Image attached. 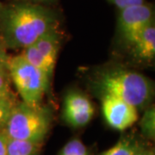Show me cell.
Returning <instances> with one entry per match:
<instances>
[{"label":"cell","instance_id":"21","mask_svg":"<svg viewBox=\"0 0 155 155\" xmlns=\"http://www.w3.org/2000/svg\"><path fill=\"white\" fill-rule=\"evenodd\" d=\"M34 1H48V0H34Z\"/></svg>","mask_w":155,"mask_h":155},{"label":"cell","instance_id":"3","mask_svg":"<svg viewBox=\"0 0 155 155\" xmlns=\"http://www.w3.org/2000/svg\"><path fill=\"white\" fill-rule=\"evenodd\" d=\"M51 123L49 108L41 104L30 105L22 101L15 104L3 131L8 139L42 142Z\"/></svg>","mask_w":155,"mask_h":155},{"label":"cell","instance_id":"19","mask_svg":"<svg viewBox=\"0 0 155 155\" xmlns=\"http://www.w3.org/2000/svg\"><path fill=\"white\" fill-rule=\"evenodd\" d=\"M8 138L4 133V131H0V155H6Z\"/></svg>","mask_w":155,"mask_h":155},{"label":"cell","instance_id":"5","mask_svg":"<svg viewBox=\"0 0 155 155\" xmlns=\"http://www.w3.org/2000/svg\"><path fill=\"white\" fill-rule=\"evenodd\" d=\"M153 21V10L148 5L144 3L127 6L119 10L117 28L123 40L131 45L141 30Z\"/></svg>","mask_w":155,"mask_h":155},{"label":"cell","instance_id":"18","mask_svg":"<svg viewBox=\"0 0 155 155\" xmlns=\"http://www.w3.org/2000/svg\"><path fill=\"white\" fill-rule=\"evenodd\" d=\"M10 56L7 54L6 46L0 38V68L7 67V63Z\"/></svg>","mask_w":155,"mask_h":155},{"label":"cell","instance_id":"7","mask_svg":"<svg viewBox=\"0 0 155 155\" xmlns=\"http://www.w3.org/2000/svg\"><path fill=\"white\" fill-rule=\"evenodd\" d=\"M94 116V107L85 95L71 91L64 101L63 117L72 127H81L87 125Z\"/></svg>","mask_w":155,"mask_h":155},{"label":"cell","instance_id":"10","mask_svg":"<svg viewBox=\"0 0 155 155\" xmlns=\"http://www.w3.org/2000/svg\"><path fill=\"white\" fill-rule=\"evenodd\" d=\"M20 54L28 61V63H30L34 67H37L40 70L46 72L50 78L53 75L54 67H53L49 62L45 59L34 44L22 48V54Z\"/></svg>","mask_w":155,"mask_h":155},{"label":"cell","instance_id":"4","mask_svg":"<svg viewBox=\"0 0 155 155\" xmlns=\"http://www.w3.org/2000/svg\"><path fill=\"white\" fill-rule=\"evenodd\" d=\"M7 67L22 102L30 105L41 104L49 86V76L28 63L21 54L9 57Z\"/></svg>","mask_w":155,"mask_h":155},{"label":"cell","instance_id":"12","mask_svg":"<svg viewBox=\"0 0 155 155\" xmlns=\"http://www.w3.org/2000/svg\"><path fill=\"white\" fill-rule=\"evenodd\" d=\"M140 148L137 142L130 139H122L110 148L99 155H132Z\"/></svg>","mask_w":155,"mask_h":155},{"label":"cell","instance_id":"11","mask_svg":"<svg viewBox=\"0 0 155 155\" xmlns=\"http://www.w3.org/2000/svg\"><path fill=\"white\" fill-rule=\"evenodd\" d=\"M41 142L8 139L6 155H37Z\"/></svg>","mask_w":155,"mask_h":155},{"label":"cell","instance_id":"13","mask_svg":"<svg viewBox=\"0 0 155 155\" xmlns=\"http://www.w3.org/2000/svg\"><path fill=\"white\" fill-rule=\"evenodd\" d=\"M140 129L143 135L150 140L155 136V111L154 107L148 108L140 120Z\"/></svg>","mask_w":155,"mask_h":155},{"label":"cell","instance_id":"20","mask_svg":"<svg viewBox=\"0 0 155 155\" xmlns=\"http://www.w3.org/2000/svg\"><path fill=\"white\" fill-rule=\"evenodd\" d=\"M132 155H153V153L151 150L144 149V148L140 147L137 152H135V153Z\"/></svg>","mask_w":155,"mask_h":155},{"label":"cell","instance_id":"15","mask_svg":"<svg viewBox=\"0 0 155 155\" xmlns=\"http://www.w3.org/2000/svg\"><path fill=\"white\" fill-rule=\"evenodd\" d=\"M59 155H88L87 148L78 139H73L64 146Z\"/></svg>","mask_w":155,"mask_h":155},{"label":"cell","instance_id":"22","mask_svg":"<svg viewBox=\"0 0 155 155\" xmlns=\"http://www.w3.org/2000/svg\"><path fill=\"white\" fill-rule=\"evenodd\" d=\"M1 9H2V7H1V5H0V11H1Z\"/></svg>","mask_w":155,"mask_h":155},{"label":"cell","instance_id":"14","mask_svg":"<svg viewBox=\"0 0 155 155\" xmlns=\"http://www.w3.org/2000/svg\"><path fill=\"white\" fill-rule=\"evenodd\" d=\"M17 101L13 95L0 97V131L4 129Z\"/></svg>","mask_w":155,"mask_h":155},{"label":"cell","instance_id":"17","mask_svg":"<svg viewBox=\"0 0 155 155\" xmlns=\"http://www.w3.org/2000/svg\"><path fill=\"white\" fill-rule=\"evenodd\" d=\"M108 1L116 6L118 10H122L127 6L141 5L145 3V0H108Z\"/></svg>","mask_w":155,"mask_h":155},{"label":"cell","instance_id":"8","mask_svg":"<svg viewBox=\"0 0 155 155\" xmlns=\"http://www.w3.org/2000/svg\"><path fill=\"white\" fill-rule=\"evenodd\" d=\"M133 54L140 61L149 62L155 56L154 21L147 25L131 44Z\"/></svg>","mask_w":155,"mask_h":155},{"label":"cell","instance_id":"1","mask_svg":"<svg viewBox=\"0 0 155 155\" xmlns=\"http://www.w3.org/2000/svg\"><path fill=\"white\" fill-rule=\"evenodd\" d=\"M58 25L55 14L37 5L14 4L0 11L1 40L6 48H27Z\"/></svg>","mask_w":155,"mask_h":155},{"label":"cell","instance_id":"9","mask_svg":"<svg viewBox=\"0 0 155 155\" xmlns=\"http://www.w3.org/2000/svg\"><path fill=\"white\" fill-rule=\"evenodd\" d=\"M61 36L58 29L52 30L39 38L34 45L53 67H55L58 54L61 48Z\"/></svg>","mask_w":155,"mask_h":155},{"label":"cell","instance_id":"16","mask_svg":"<svg viewBox=\"0 0 155 155\" xmlns=\"http://www.w3.org/2000/svg\"><path fill=\"white\" fill-rule=\"evenodd\" d=\"M11 77L8 72V67L0 68V97L11 95Z\"/></svg>","mask_w":155,"mask_h":155},{"label":"cell","instance_id":"6","mask_svg":"<svg viewBox=\"0 0 155 155\" xmlns=\"http://www.w3.org/2000/svg\"><path fill=\"white\" fill-rule=\"evenodd\" d=\"M102 111L112 128L123 131L138 120V109L110 94H102Z\"/></svg>","mask_w":155,"mask_h":155},{"label":"cell","instance_id":"2","mask_svg":"<svg viewBox=\"0 0 155 155\" xmlns=\"http://www.w3.org/2000/svg\"><path fill=\"white\" fill-rule=\"evenodd\" d=\"M97 86L102 94H110L123 100L136 109L147 105L153 90L144 75L126 69L104 71L97 79Z\"/></svg>","mask_w":155,"mask_h":155}]
</instances>
